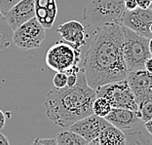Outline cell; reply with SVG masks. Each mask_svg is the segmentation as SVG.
Here are the masks:
<instances>
[{
  "mask_svg": "<svg viewBox=\"0 0 152 145\" xmlns=\"http://www.w3.org/2000/svg\"><path fill=\"white\" fill-rule=\"evenodd\" d=\"M148 46H149V51H150V54L152 56V37L149 39V44H148Z\"/></svg>",
  "mask_w": 152,
  "mask_h": 145,
  "instance_id": "1f68e13d",
  "label": "cell"
},
{
  "mask_svg": "<svg viewBox=\"0 0 152 145\" xmlns=\"http://www.w3.org/2000/svg\"><path fill=\"white\" fill-rule=\"evenodd\" d=\"M137 3L140 8L147 9V8H149V6L151 5L152 0H137Z\"/></svg>",
  "mask_w": 152,
  "mask_h": 145,
  "instance_id": "484cf974",
  "label": "cell"
},
{
  "mask_svg": "<svg viewBox=\"0 0 152 145\" xmlns=\"http://www.w3.org/2000/svg\"><path fill=\"white\" fill-rule=\"evenodd\" d=\"M112 110L110 102L103 96H96L93 103V114L105 118Z\"/></svg>",
  "mask_w": 152,
  "mask_h": 145,
  "instance_id": "e0dca14e",
  "label": "cell"
},
{
  "mask_svg": "<svg viewBox=\"0 0 152 145\" xmlns=\"http://www.w3.org/2000/svg\"><path fill=\"white\" fill-rule=\"evenodd\" d=\"M110 123L105 118L96 116L95 114H91L85 118L77 121L70 125L69 130L78 133L83 138L90 143L92 140L96 138L106 127L109 126Z\"/></svg>",
  "mask_w": 152,
  "mask_h": 145,
  "instance_id": "30bf717a",
  "label": "cell"
},
{
  "mask_svg": "<svg viewBox=\"0 0 152 145\" xmlns=\"http://www.w3.org/2000/svg\"><path fill=\"white\" fill-rule=\"evenodd\" d=\"M5 123H6L5 113L0 109V129H3V127L5 126Z\"/></svg>",
  "mask_w": 152,
  "mask_h": 145,
  "instance_id": "f546056e",
  "label": "cell"
},
{
  "mask_svg": "<svg viewBox=\"0 0 152 145\" xmlns=\"http://www.w3.org/2000/svg\"><path fill=\"white\" fill-rule=\"evenodd\" d=\"M124 5H125V8L128 11H132V10L137 9L139 7L137 0H124Z\"/></svg>",
  "mask_w": 152,
  "mask_h": 145,
  "instance_id": "cb8c5ba5",
  "label": "cell"
},
{
  "mask_svg": "<svg viewBox=\"0 0 152 145\" xmlns=\"http://www.w3.org/2000/svg\"><path fill=\"white\" fill-rule=\"evenodd\" d=\"M33 144L37 145H58L57 138H40L37 137L33 140Z\"/></svg>",
  "mask_w": 152,
  "mask_h": 145,
  "instance_id": "44dd1931",
  "label": "cell"
},
{
  "mask_svg": "<svg viewBox=\"0 0 152 145\" xmlns=\"http://www.w3.org/2000/svg\"><path fill=\"white\" fill-rule=\"evenodd\" d=\"M58 141V145H87L89 144L87 140L83 138L81 136L76 133L72 130L63 132L58 134L56 137Z\"/></svg>",
  "mask_w": 152,
  "mask_h": 145,
  "instance_id": "9a60e30c",
  "label": "cell"
},
{
  "mask_svg": "<svg viewBox=\"0 0 152 145\" xmlns=\"http://www.w3.org/2000/svg\"><path fill=\"white\" fill-rule=\"evenodd\" d=\"M45 37V28L34 17L14 30L13 43L22 50H32L41 46Z\"/></svg>",
  "mask_w": 152,
  "mask_h": 145,
  "instance_id": "52a82bcc",
  "label": "cell"
},
{
  "mask_svg": "<svg viewBox=\"0 0 152 145\" xmlns=\"http://www.w3.org/2000/svg\"><path fill=\"white\" fill-rule=\"evenodd\" d=\"M0 130H1V129H0Z\"/></svg>",
  "mask_w": 152,
  "mask_h": 145,
  "instance_id": "d590c367",
  "label": "cell"
},
{
  "mask_svg": "<svg viewBox=\"0 0 152 145\" xmlns=\"http://www.w3.org/2000/svg\"><path fill=\"white\" fill-rule=\"evenodd\" d=\"M96 91V96H103L110 102L112 108L137 110L139 104L133 94L127 79L102 85Z\"/></svg>",
  "mask_w": 152,
  "mask_h": 145,
  "instance_id": "5b68a950",
  "label": "cell"
},
{
  "mask_svg": "<svg viewBox=\"0 0 152 145\" xmlns=\"http://www.w3.org/2000/svg\"><path fill=\"white\" fill-rule=\"evenodd\" d=\"M34 1H35V7H44V8H47L49 3L54 1V0H34Z\"/></svg>",
  "mask_w": 152,
  "mask_h": 145,
  "instance_id": "4316f807",
  "label": "cell"
},
{
  "mask_svg": "<svg viewBox=\"0 0 152 145\" xmlns=\"http://www.w3.org/2000/svg\"><path fill=\"white\" fill-rule=\"evenodd\" d=\"M78 74H70L67 75V87H73L77 83Z\"/></svg>",
  "mask_w": 152,
  "mask_h": 145,
  "instance_id": "d4e9b609",
  "label": "cell"
},
{
  "mask_svg": "<svg viewBox=\"0 0 152 145\" xmlns=\"http://www.w3.org/2000/svg\"><path fill=\"white\" fill-rule=\"evenodd\" d=\"M19 1L20 0H0V11L3 13V15H5L6 12Z\"/></svg>",
  "mask_w": 152,
  "mask_h": 145,
  "instance_id": "ffe728a7",
  "label": "cell"
},
{
  "mask_svg": "<svg viewBox=\"0 0 152 145\" xmlns=\"http://www.w3.org/2000/svg\"><path fill=\"white\" fill-rule=\"evenodd\" d=\"M35 17V1L34 0H20L10 8L4 15L11 28L16 30L23 23Z\"/></svg>",
  "mask_w": 152,
  "mask_h": 145,
  "instance_id": "7c38bea8",
  "label": "cell"
},
{
  "mask_svg": "<svg viewBox=\"0 0 152 145\" xmlns=\"http://www.w3.org/2000/svg\"><path fill=\"white\" fill-rule=\"evenodd\" d=\"M57 32L68 44L76 49H80L86 44V29L84 26L77 20H68L60 25L57 28Z\"/></svg>",
  "mask_w": 152,
  "mask_h": 145,
  "instance_id": "4fadbf2b",
  "label": "cell"
},
{
  "mask_svg": "<svg viewBox=\"0 0 152 145\" xmlns=\"http://www.w3.org/2000/svg\"><path fill=\"white\" fill-rule=\"evenodd\" d=\"M91 145H126V134L118 128L110 124L99 136L92 140Z\"/></svg>",
  "mask_w": 152,
  "mask_h": 145,
  "instance_id": "5bb4252c",
  "label": "cell"
},
{
  "mask_svg": "<svg viewBox=\"0 0 152 145\" xmlns=\"http://www.w3.org/2000/svg\"><path fill=\"white\" fill-rule=\"evenodd\" d=\"M13 43V29L4 17L0 18V51L7 49Z\"/></svg>",
  "mask_w": 152,
  "mask_h": 145,
  "instance_id": "2e32d148",
  "label": "cell"
},
{
  "mask_svg": "<svg viewBox=\"0 0 152 145\" xmlns=\"http://www.w3.org/2000/svg\"><path fill=\"white\" fill-rule=\"evenodd\" d=\"M143 125H144V129L146 130V132L152 136V120L147 121V122L144 123Z\"/></svg>",
  "mask_w": 152,
  "mask_h": 145,
  "instance_id": "f1b7e54d",
  "label": "cell"
},
{
  "mask_svg": "<svg viewBox=\"0 0 152 145\" xmlns=\"http://www.w3.org/2000/svg\"><path fill=\"white\" fill-rule=\"evenodd\" d=\"M9 144L10 141L8 139V137L0 133V145H9Z\"/></svg>",
  "mask_w": 152,
  "mask_h": 145,
  "instance_id": "4dcf8cb0",
  "label": "cell"
},
{
  "mask_svg": "<svg viewBox=\"0 0 152 145\" xmlns=\"http://www.w3.org/2000/svg\"><path fill=\"white\" fill-rule=\"evenodd\" d=\"M96 98V89L88 85L84 68H80L77 83L73 87L54 88L47 93L44 101L46 115L56 125L68 128L93 114Z\"/></svg>",
  "mask_w": 152,
  "mask_h": 145,
  "instance_id": "7a4b0ae2",
  "label": "cell"
},
{
  "mask_svg": "<svg viewBox=\"0 0 152 145\" xmlns=\"http://www.w3.org/2000/svg\"><path fill=\"white\" fill-rule=\"evenodd\" d=\"M126 79L137 104L144 99L152 98V73L145 69L129 71Z\"/></svg>",
  "mask_w": 152,
  "mask_h": 145,
  "instance_id": "8fae6325",
  "label": "cell"
},
{
  "mask_svg": "<svg viewBox=\"0 0 152 145\" xmlns=\"http://www.w3.org/2000/svg\"><path fill=\"white\" fill-rule=\"evenodd\" d=\"M2 17H4V15H3V13L0 11V18H2Z\"/></svg>",
  "mask_w": 152,
  "mask_h": 145,
  "instance_id": "d6a6232c",
  "label": "cell"
},
{
  "mask_svg": "<svg viewBox=\"0 0 152 145\" xmlns=\"http://www.w3.org/2000/svg\"><path fill=\"white\" fill-rule=\"evenodd\" d=\"M53 84L55 88L61 89L67 86V75L65 72H57L53 78Z\"/></svg>",
  "mask_w": 152,
  "mask_h": 145,
  "instance_id": "d6986e66",
  "label": "cell"
},
{
  "mask_svg": "<svg viewBox=\"0 0 152 145\" xmlns=\"http://www.w3.org/2000/svg\"><path fill=\"white\" fill-rule=\"evenodd\" d=\"M105 119L125 134L139 130L144 124L140 118L137 110L126 108H112Z\"/></svg>",
  "mask_w": 152,
  "mask_h": 145,
  "instance_id": "9c48e42d",
  "label": "cell"
},
{
  "mask_svg": "<svg viewBox=\"0 0 152 145\" xmlns=\"http://www.w3.org/2000/svg\"><path fill=\"white\" fill-rule=\"evenodd\" d=\"M123 40L122 25L108 23L98 26L83 63L90 87L98 89L126 79L129 70L123 56Z\"/></svg>",
  "mask_w": 152,
  "mask_h": 145,
  "instance_id": "6da1fadb",
  "label": "cell"
},
{
  "mask_svg": "<svg viewBox=\"0 0 152 145\" xmlns=\"http://www.w3.org/2000/svg\"><path fill=\"white\" fill-rule=\"evenodd\" d=\"M125 11L124 0H88L83 9V18L96 26L108 23L122 25Z\"/></svg>",
  "mask_w": 152,
  "mask_h": 145,
  "instance_id": "3957f363",
  "label": "cell"
},
{
  "mask_svg": "<svg viewBox=\"0 0 152 145\" xmlns=\"http://www.w3.org/2000/svg\"><path fill=\"white\" fill-rule=\"evenodd\" d=\"M144 69L149 72V73H152V57L146 60L145 65H144Z\"/></svg>",
  "mask_w": 152,
  "mask_h": 145,
  "instance_id": "83f0119b",
  "label": "cell"
},
{
  "mask_svg": "<svg viewBox=\"0 0 152 145\" xmlns=\"http://www.w3.org/2000/svg\"><path fill=\"white\" fill-rule=\"evenodd\" d=\"M48 16V10L44 7H35V17L38 20L46 18Z\"/></svg>",
  "mask_w": 152,
  "mask_h": 145,
  "instance_id": "7402d4cb",
  "label": "cell"
},
{
  "mask_svg": "<svg viewBox=\"0 0 152 145\" xmlns=\"http://www.w3.org/2000/svg\"><path fill=\"white\" fill-rule=\"evenodd\" d=\"M140 118L143 123L152 120V98L144 99L139 103V109H137Z\"/></svg>",
  "mask_w": 152,
  "mask_h": 145,
  "instance_id": "ac0fdd59",
  "label": "cell"
},
{
  "mask_svg": "<svg viewBox=\"0 0 152 145\" xmlns=\"http://www.w3.org/2000/svg\"><path fill=\"white\" fill-rule=\"evenodd\" d=\"M152 23V10L150 8L142 9L137 7V9L128 11L126 10L122 18V25L127 26L144 37L150 39V25Z\"/></svg>",
  "mask_w": 152,
  "mask_h": 145,
  "instance_id": "ba28073f",
  "label": "cell"
},
{
  "mask_svg": "<svg viewBox=\"0 0 152 145\" xmlns=\"http://www.w3.org/2000/svg\"><path fill=\"white\" fill-rule=\"evenodd\" d=\"M80 49H76L68 43L56 42L47 51L45 63L56 72H65L80 63Z\"/></svg>",
  "mask_w": 152,
  "mask_h": 145,
  "instance_id": "8992f818",
  "label": "cell"
},
{
  "mask_svg": "<svg viewBox=\"0 0 152 145\" xmlns=\"http://www.w3.org/2000/svg\"><path fill=\"white\" fill-rule=\"evenodd\" d=\"M149 8H150V9H151V10H152V3H151V5H150V6H149Z\"/></svg>",
  "mask_w": 152,
  "mask_h": 145,
  "instance_id": "e575fe53",
  "label": "cell"
},
{
  "mask_svg": "<svg viewBox=\"0 0 152 145\" xmlns=\"http://www.w3.org/2000/svg\"><path fill=\"white\" fill-rule=\"evenodd\" d=\"M123 26V25H122ZM123 56L129 71L144 69L145 61L151 56L149 39L123 26Z\"/></svg>",
  "mask_w": 152,
  "mask_h": 145,
  "instance_id": "277c9868",
  "label": "cell"
},
{
  "mask_svg": "<svg viewBox=\"0 0 152 145\" xmlns=\"http://www.w3.org/2000/svg\"><path fill=\"white\" fill-rule=\"evenodd\" d=\"M55 20H56V19L52 18V17H50V16H47L46 18L38 20V22L42 25V26L44 27V28H51V27L54 26Z\"/></svg>",
  "mask_w": 152,
  "mask_h": 145,
  "instance_id": "603a6c76",
  "label": "cell"
},
{
  "mask_svg": "<svg viewBox=\"0 0 152 145\" xmlns=\"http://www.w3.org/2000/svg\"><path fill=\"white\" fill-rule=\"evenodd\" d=\"M150 32H151V34H152V23H151V25H150Z\"/></svg>",
  "mask_w": 152,
  "mask_h": 145,
  "instance_id": "836d02e7",
  "label": "cell"
}]
</instances>
